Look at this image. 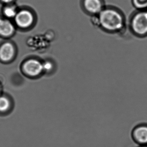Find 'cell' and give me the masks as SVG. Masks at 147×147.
<instances>
[{
    "mask_svg": "<svg viewBox=\"0 0 147 147\" xmlns=\"http://www.w3.org/2000/svg\"><path fill=\"white\" fill-rule=\"evenodd\" d=\"M17 24L22 28L29 27L33 21V17L31 13L26 10L18 13L15 18Z\"/></svg>",
    "mask_w": 147,
    "mask_h": 147,
    "instance_id": "8992f818",
    "label": "cell"
},
{
    "mask_svg": "<svg viewBox=\"0 0 147 147\" xmlns=\"http://www.w3.org/2000/svg\"><path fill=\"white\" fill-rule=\"evenodd\" d=\"M14 49L11 44H4L0 48V59L5 62L10 61L13 58Z\"/></svg>",
    "mask_w": 147,
    "mask_h": 147,
    "instance_id": "52a82bcc",
    "label": "cell"
},
{
    "mask_svg": "<svg viewBox=\"0 0 147 147\" xmlns=\"http://www.w3.org/2000/svg\"><path fill=\"white\" fill-rule=\"evenodd\" d=\"M12 106L11 101L8 97L0 95V113H5L9 111Z\"/></svg>",
    "mask_w": 147,
    "mask_h": 147,
    "instance_id": "9c48e42d",
    "label": "cell"
},
{
    "mask_svg": "<svg viewBox=\"0 0 147 147\" xmlns=\"http://www.w3.org/2000/svg\"><path fill=\"white\" fill-rule=\"evenodd\" d=\"M13 25L7 20L0 19V35L4 36H8L14 32Z\"/></svg>",
    "mask_w": 147,
    "mask_h": 147,
    "instance_id": "ba28073f",
    "label": "cell"
},
{
    "mask_svg": "<svg viewBox=\"0 0 147 147\" xmlns=\"http://www.w3.org/2000/svg\"><path fill=\"white\" fill-rule=\"evenodd\" d=\"M132 3L138 11L147 10V0H132Z\"/></svg>",
    "mask_w": 147,
    "mask_h": 147,
    "instance_id": "30bf717a",
    "label": "cell"
},
{
    "mask_svg": "<svg viewBox=\"0 0 147 147\" xmlns=\"http://www.w3.org/2000/svg\"><path fill=\"white\" fill-rule=\"evenodd\" d=\"M83 7L88 13L98 15L105 8L102 0H83Z\"/></svg>",
    "mask_w": 147,
    "mask_h": 147,
    "instance_id": "277c9868",
    "label": "cell"
},
{
    "mask_svg": "<svg viewBox=\"0 0 147 147\" xmlns=\"http://www.w3.org/2000/svg\"><path fill=\"white\" fill-rule=\"evenodd\" d=\"M1 86H0V95H1Z\"/></svg>",
    "mask_w": 147,
    "mask_h": 147,
    "instance_id": "5bb4252c",
    "label": "cell"
},
{
    "mask_svg": "<svg viewBox=\"0 0 147 147\" xmlns=\"http://www.w3.org/2000/svg\"><path fill=\"white\" fill-rule=\"evenodd\" d=\"M4 13L7 18H15L17 14L15 9L13 7H6L5 9Z\"/></svg>",
    "mask_w": 147,
    "mask_h": 147,
    "instance_id": "7c38bea8",
    "label": "cell"
},
{
    "mask_svg": "<svg viewBox=\"0 0 147 147\" xmlns=\"http://www.w3.org/2000/svg\"><path fill=\"white\" fill-rule=\"evenodd\" d=\"M132 136L135 142L142 145H147V124H140L134 128Z\"/></svg>",
    "mask_w": 147,
    "mask_h": 147,
    "instance_id": "5b68a950",
    "label": "cell"
},
{
    "mask_svg": "<svg viewBox=\"0 0 147 147\" xmlns=\"http://www.w3.org/2000/svg\"><path fill=\"white\" fill-rule=\"evenodd\" d=\"M3 2H5V3H9L11 2V1H12L13 0H1Z\"/></svg>",
    "mask_w": 147,
    "mask_h": 147,
    "instance_id": "4fadbf2b",
    "label": "cell"
},
{
    "mask_svg": "<svg viewBox=\"0 0 147 147\" xmlns=\"http://www.w3.org/2000/svg\"><path fill=\"white\" fill-rule=\"evenodd\" d=\"M130 26L131 31L139 37L147 36V10H138L131 19Z\"/></svg>",
    "mask_w": 147,
    "mask_h": 147,
    "instance_id": "7a4b0ae2",
    "label": "cell"
},
{
    "mask_svg": "<svg viewBox=\"0 0 147 147\" xmlns=\"http://www.w3.org/2000/svg\"><path fill=\"white\" fill-rule=\"evenodd\" d=\"M96 25L108 32H119L124 27V18L118 10L105 7L96 16Z\"/></svg>",
    "mask_w": 147,
    "mask_h": 147,
    "instance_id": "6da1fadb",
    "label": "cell"
},
{
    "mask_svg": "<svg viewBox=\"0 0 147 147\" xmlns=\"http://www.w3.org/2000/svg\"><path fill=\"white\" fill-rule=\"evenodd\" d=\"M24 74L29 77H37L43 73L42 63L36 59L27 60L22 67Z\"/></svg>",
    "mask_w": 147,
    "mask_h": 147,
    "instance_id": "3957f363",
    "label": "cell"
},
{
    "mask_svg": "<svg viewBox=\"0 0 147 147\" xmlns=\"http://www.w3.org/2000/svg\"><path fill=\"white\" fill-rule=\"evenodd\" d=\"M43 73H50L54 69V65L51 62L46 61L42 63Z\"/></svg>",
    "mask_w": 147,
    "mask_h": 147,
    "instance_id": "8fae6325",
    "label": "cell"
},
{
    "mask_svg": "<svg viewBox=\"0 0 147 147\" xmlns=\"http://www.w3.org/2000/svg\"><path fill=\"white\" fill-rule=\"evenodd\" d=\"M147 147V145H142V147Z\"/></svg>",
    "mask_w": 147,
    "mask_h": 147,
    "instance_id": "9a60e30c",
    "label": "cell"
}]
</instances>
